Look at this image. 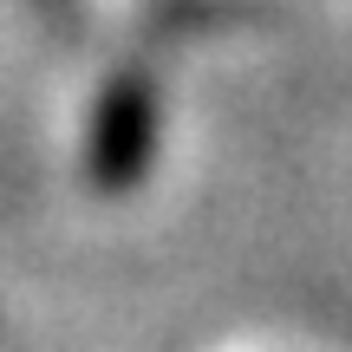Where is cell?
<instances>
[{
	"mask_svg": "<svg viewBox=\"0 0 352 352\" xmlns=\"http://www.w3.org/2000/svg\"><path fill=\"white\" fill-rule=\"evenodd\" d=\"M151 151H157V85H151V72H118L91 104L85 176L104 196H124L131 183H144Z\"/></svg>",
	"mask_w": 352,
	"mask_h": 352,
	"instance_id": "6da1fadb",
	"label": "cell"
},
{
	"mask_svg": "<svg viewBox=\"0 0 352 352\" xmlns=\"http://www.w3.org/2000/svg\"><path fill=\"white\" fill-rule=\"evenodd\" d=\"M59 7H65V0H59Z\"/></svg>",
	"mask_w": 352,
	"mask_h": 352,
	"instance_id": "7a4b0ae2",
	"label": "cell"
}]
</instances>
